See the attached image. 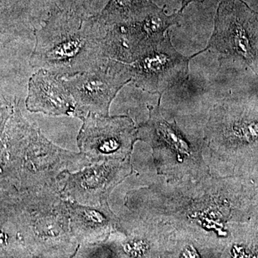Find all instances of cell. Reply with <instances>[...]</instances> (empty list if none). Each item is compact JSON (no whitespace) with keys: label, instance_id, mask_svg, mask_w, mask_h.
<instances>
[{"label":"cell","instance_id":"cell-1","mask_svg":"<svg viewBox=\"0 0 258 258\" xmlns=\"http://www.w3.org/2000/svg\"><path fill=\"white\" fill-rule=\"evenodd\" d=\"M124 205L172 229L176 257H257L258 181L167 179L130 190Z\"/></svg>","mask_w":258,"mask_h":258},{"label":"cell","instance_id":"cell-2","mask_svg":"<svg viewBox=\"0 0 258 258\" xmlns=\"http://www.w3.org/2000/svg\"><path fill=\"white\" fill-rule=\"evenodd\" d=\"M203 134V157L210 175L258 181L257 92L215 103Z\"/></svg>","mask_w":258,"mask_h":258},{"label":"cell","instance_id":"cell-3","mask_svg":"<svg viewBox=\"0 0 258 258\" xmlns=\"http://www.w3.org/2000/svg\"><path fill=\"white\" fill-rule=\"evenodd\" d=\"M106 32L98 17L82 18L56 5L34 32L30 64L62 78L106 66L111 60L105 46Z\"/></svg>","mask_w":258,"mask_h":258},{"label":"cell","instance_id":"cell-4","mask_svg":"<svg viewBox=\"0 0 258 258\" xmlns=\"http://www.w3.org/2000/svg\"><path fill=\"white\" fill-rule=\"evenodd\" d=\"M8 191L20 238L31 257H75L80 244L71 232L66 199L58 186Z\"/></svg>","mask_w":258,"mask_h":258},{"label":"cell","instance_id":"cell-5","mask_svg":"<svg viewBox=\"0 0 258 258\" xmlns=\"http://www.w3.org/2000/svg\"><path fill=\"white\" fill-rule=\"evenodd\" d=\"M161 98L156 106H147L149 118L137 125L138 141L152 148L157 174L175 180H199L210 175L203 157V134H190L175 118L166 119L161 111Z\"/></svg>","mask_w":258,"mask_h":258},{"label":"cell","instance_id":"cell-6","mask_svg":"<svg viewBox=\"0 0 258 258\" xmlns=\"http://www.w3.org/2000/svg\"><path fill=\"white\" fill-rule=\"evenodd\" d=\"M218 56L220 66H237L258 74V14L242 0L220 3L214 31L204 52Z\"/></svg>","mask_w":258,"mask_h":258},{"label":"cell","instance_id":"cell-7","mask_svg":"<svg viewBox=\"0 0 258 258\" xmlns=\"http://www.w3.org/2000/svg\"><path fill=\"white\" fill-rule=\"evenodd\" d=\"M176 239L169 225L153 217L132 213L120 219L118 230L97 244V257H174Z\"/></svg>","mask_w":258,"mask_h":258},{"label":"cell","instance_id":"cell-8","mask_svg":"<svg viewBox=\"0 0 258 258\" xmlns=\"http://www.w3.org/2000/svg\"><path fill=\"white\" fill-rule=\"evenodd\" d=\"M203 52L191 57L181 55L173 46L168 30L163 36L144 42L136 51L133 61L128 63L132 83L145 92L162 96L186 81L190 60Z\"/></svg>","mask_w":258,"mask_h":258},{"label":"cell","instance_id":"cell-9","mask_svg":"<svg viewBox=\"0 0 258 258\" xmlns=\"http://www.w3.org/2000/svg\"><path fill=\"white\" fill-rule=\"evenodd\" d=\"M81 120L77 145L91 164L132 157L138 138L137 125L129 115L88 113Z\"/></svg>","mask_w":258,"mask_h":258},{"label":"cell","instance_id":"cell-10","mask_svg":"<svg viewBox=\"0 0 258 258\" xmlns=\"http://www.w3.org/2000/svg\"><path fill=\"white\" fill-rule=\"evenodd\" d=\"M89 164L91 162L82 153L58 147L33 125L20 172L18 189L33 191L56 187L57 177L62 171L80 170Z\"/></svg>","mask_w":258,"mask_h":258},{"label":"cell","instance_id":"cell-11","mask_svg":"<svg viewBox=\"0 0 258 258\" xmlns=\"http://www.w3.org/2000/svg\"><path fill=\"white\" fill-rule=\"evenodd\" d=\"M63 79L74 98L75 117L81 119L88 113L109 115L112 102L132 76L128 63L111 59L106 66Z\"/></svg>","mask_w":258,"mask_h":258},{"label":"cell","instance_id":"cell-12","mask_svg":"<svg viewBox=\"0 0 258 258\" xmlns=\"http://www.w3.org/2000/svg\"><path fill=\"white\" fill-rule=\"evenodd\" d=\"M134 172L132 157L100 161L80 170L62 171L57 184L66 200L93 206L108 200L115 188Z\"/></svg>","mask_w":258,"mask_h":258},{"label":"cell","instance_id":"cell-13","mask_svg":"<svg viewBox=\"0 0 258 258\" xmlns=\"http://www.w3.org/2000/svg\"><path fill=\"white\" fill-rule=\"evenodd\" d=\"M4 130L0 137V184L8 190L19 189L20 172L33 125L22 114L15 98Z\"/></svg>","mask_w":258,"mask_h":258},{"label":"cell","instance_id":"cell-14","mask_svg":"<svg viewBox=\"0 0 258 258\" xmlns=\"http://www.w3.org/2000/svg\"><path fill=\"white\" fill-rule=\"evenodd\" d=\"M25 105L30 113L50 116L76 115L74 98L63 78L45 69H39L29 79Z\"/></svg>","mask_w":258,"mask_h":258},{"label":"cell","instance_id":"cell-15","mask_svg":"<svg viewBox=\"0 0 258 258\" xmlns=\"http://www.w3.org/2000/svg\"><path fill=\"white\" fill-rule=\"evenodd\" d=\"M58 0H0V41L34 35Z\"/></svg>","mask_w":258,"mask_h":258},{"label":"cell","instance_id":"cell-16","mask_svg":"<svg viewBox=\"0 0 258 258\" xmlns=\"http://www.w3.org/2000/svg\"><path fill=\"white\" fill-rule=\"evenodd\" d=\"M66 204L71 232L80 246L101 244L118 230L120 218L112 211L108 200L93 206L69 200Z\"/></svg>","mask_w":258,"mask_h":258},{"label":"cell","instance_id":"cell-17","mask_svg":"<svg viewBox=\"0 0 258 258\" xmlns=\"http://www.w3.org/2000/svg\"><path fill=\"white\" fill-rule=\"evenodd\" d=\"M154 0H110L96 15L108 25L137 23L157 8Z\"/></svg>","mask_w":258,"mask_h":258},{"label":"cell","instance_id":"cell-18","mask_svg":"<svg viewBox=\"0 0 258 258\" xmlns=\"http://www.w3.org/2000/svg\"><path fill=\"white\" fill-rule=\"evenodd\" d=\"M166 5L159 6L143 20L133 23L134 31L141 42V45L150 39L157 38L165 35L169 28L177 25L182 18V13L176 10L173 14L166 15Z\"/></svg>","mask_w":258,"mask_h":258},{"label":"cell","instance_id":"cell-19","mask_svg":"<svg viewBox=\"0 0 258 258\" xmlns=\"http://www.w3.org/2000/svg\"><path fill=\"white\" fill-rule=\"evenodd\" d=\"M110 0H58L57 6L72 12L82 18L96 16L104 9Z\"/></svg>","mask_w":258,"mask_h":258},{"label":"cell","instance_id":"cell-20","mask_svg":"<svg viewBox=\"0 0 258 258\" xmlns=\"http://www.w3.org/2000/svg\"><path fill=\"white\" fill-rule=\"evenodd\" d=\"M13 103V101H8L4 97L0 98V137L3 134L7 120L11 113Z\"/></svg>","mask_w":258,"mask_h":258},{"label":"cell","instance_id":"cell-21","mask_svg":"<svg viewBox=\"0 0 258 258\" xmlns=\"http://www.w3.org/2000/svg\"><path fill=\"white\" fill-rule=\"evenodd\" d=\"M205 0H181V6L180 8L179 12L183 13L185 8L188 6L189 4L193 3H203Z\"/></svg>","mask_w":258,"mask_h":258}]
</instances>
